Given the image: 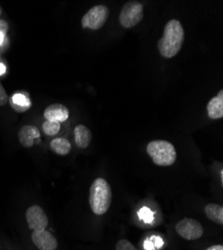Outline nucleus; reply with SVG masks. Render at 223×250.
I'll list each match as a JSON object with an SVG mask.
<instances>
[{
  "mask_svg": "<svg viewBox=\"0 0 223 250\" xmlns=\"http://www.w3.org/2000/svg\"><path fill=\"white\" fill-rule=\"evenodd\" d=\"M39 136L40 133L38 129L32 125H24L18 131L19 142L25 148L32 147L35 143V139L39 138Z\"/></svg>",
  "mask_w": 223,
  "mask_h": 250,
  "instance_id": "9d476101",
  "label": "nucleus"
},
{
  "mask_svg": "<svg viewBox=\"0 0 223 250\" xmlns=\"http://www.w3.org/2000/svg\"><path fill=\"white\" fill-rule=\"evenodd\" d=\"M178 235L186 240H197L203 235V227L201 223L193 218H183L176 224Z\"/></svg>",
  "mask_w": 223,
  "mask_h": 250,
  "instance_id": "423d86ee",
  "label": "nucleus"
},
{
  "mask_svg": "<svg viewBox=\"0 0 223 250\" xmlns=\"http://www.w3.org/2000/svg\"><path fill=\"white\" fill-rule=\"evenodd\" d=\"M50 149L58 155H67L71 150V143L65 138H55L50 142Z\"/></svg>",
  "mask_w": 223,
  "mask_h": 250,
  "instance_id": "4468645a",
  "label": "nucleus"
},
{
  "mask_svg": "<svg viewBox=\"0 0 223 250\" xmlns=\"http://www.w3.org/2000/svg\"><path fill=\"white\" fill-rule=\"evenodd\" d=\"M5 71H6L5 65L2 64V63H0V75H3L5 73Z\"/></svg>",
  "mask_w": 223,
  "mask_h": 250,
  "instance_id": "4be33fe9",
  "label": "nucleus"
},
{
  "mask_svg": "<svg viewBox=\"0 0 223 250\" xmlns=\"http://www.w3.org/2000/svg\"><path fill=\"white\" fill-rule=\"evenodd\" d=\"M1 13H2V10H1V7H0V15H1Z\"/></svg>",
  "mask_w": 223,
  "mask_h": 250,
  "instance_id": "b1692460",
  "label": "nucleus"
},
{
  "mask_svg": "<svg viewBox=\"0 0 223 250\" xmlns=\"http://www.w3.org/2000/svg\"><path fill=\"white\" fill-rule=\"evenodd\" d=\"M8 27L9 26H8L7 21H5V20L0 19V33L6 35L7 31H8Z\"/></svg>",
  "mask_w": 223,
  "mask_h": 250,
  "instance_id": "aec40b11",
  "label": "nucleus"
},
{
  "mask_svg": "<svg viewBox=\"0 0 223 250\" xmlns=\"http://www.w3.org/2000/svg\"><path fill=\"white\" fill-rule=\"evenodd\" d=\"M207 113L211 119L223 117V90H220L218 94L207 103Z\"/></svg>",
  "mask_w": 223,
  "mask_h": 250,
  "instance_id": "f8f14e48",
  "label": "nucleus"
},
{
  "mask_svg": "<svg viewBox=\"0 0 223 250\" xmlns=\"http://www.w3.org/2000/svg\"><path fill=\"white\" fill-rule=\"evenodd\" d=\"M115 250H137V249L129 240L121 239L116 243Z\"/></svg>",
  "mask_w": 223,
  "mask_h": 250,
  "instance_id": "f3484780",
  "label": "nucleus"
},
{
  "mask_svg": "<svg viewBox=\"0 0 223 250\" xmlns=\"http://www.w3.org/2000/svg\"><path fill=\"white\" fill-rule=\"evenodd\" d=\"M139 216L141 217V219H143L145 221H150L152 219V212L148 208H142V209L139 211Z\"/></svg>",
  "mask_w": 223,
  "mask_h": 250,
  "instance_id": "a211bd4d",
  "label": "nucleus"
},
{
  "mask_svg": "<svg viewBox=\"0 0 223 250\" xmlns=\"http://www.w3.org/2000/svg\"><path fill=\"white\" fill-rule=\"evenodd\" d=\"M205 214L216 224L222 225L223 224V207L222 205L216 204V203H209L205 206Z\"/></svg>",
  "mask_w": 223,
  "mask_h": 250,
  "instance_id": "ddd939ff",
  "label": "nucleus"
},
{
  "mask_svg": "<svg viewBox=\"0 0 223 250\" xmlns=\"http://www.w3.org/2000/svg\"><path fill=\"white\" fill-rule=\"evenodd\" d=\"M12 105L18 111H25L30 106V101L24 94L16 93L12 97Z\"/></svg>",
  "mask_w": 223,
  "mask_h": 250,
  "instance_id": "2eb2a0df",
  "label": "nucleus"
},
{
  "mask_svg": "<svg viewBox=\"0 0 223 250\" xmlns=\"http://www.w3.org/2000/svg\"><path fill=\"white\" fill-rule=\"evenodd\" d=\"M7 102H8V96L2 84L0 83V106H4Z\"/></svg>",
  "mask_w": 223,
  "mask_h": 250,
  "instance_id": "6ab92c4d",
  "label": "nucleus"
},
{
  "mask_svg": "<svg viewBox=\"0 0 223 250\" xmlns=\"http://www.w3.org/2000/svg\"><path fill=\"white\" fill-rule=\"evenodd\" d=\"M146 150L153 163L158 166H170L177 158V153L173 144L166 140L150 141Z\"/></svg>",
  "mask_w": 223,
  "mask_h": 250,
  "instance_id": "7ed1b4c3",
  "label": "nucleus"
},
{
  "mask_svg": "<svg viewBox=\"0 0 223 250\" xmlns=\"http://www.w3.org/2000/svg\"><path fill=\"white\" fill-rule=\"evenodd\" d=\"M143 18V5L138 1H128L121 9L119 22L124 28L136 26Z\"/></svg>",
  "mask_w": 223,
  "mask_h": 250,
  "instance_id": "20e7f679",
  "label": "nucleus"
},
{
  "mask_svg": "<svg viewBox=\"0 0 223 250\" xmlns=\"http://www.w3.org/2000/svg\"><path fill=\"white\" fill-rule=\"evenodd\" d=\"M43 114L47 121H54V122L61 123L68 119L69 110L66 106L62 105V104L55 103L47 106Z\"/></svg>",
  "mask_w": 223,
  "mask_h": 250,
  "instance_id": "1a4fd4ad",
  "label": "nucleus"
},
{
  "mask_svg": "<svg viewBox=\"0 0 223 250\" xmlns=\"http://www.w3.org/2000/svg\"><path fill=\"white\" fill-rule=\"evenodd\" d=\"M6 40V37H5V35L4 34H2V33H0V46H1L3 43H4V41Z\"/></svg>",
  "mask_w": 223,
  "mask_h": 250,
  "instance_id": "5701e85b",
  "label": "nucleus"
},
{
  "mask_svg": "<svg viewBox=\"0 0 223 250\" xmlns=\"http://www.w3.org/2000/svg\"><path fill=\"white\" fill-rule=\"evenodd\" d=\"M184 42V29L177 19L169 20L164 27L163 36L158 40L159 53L165 58L174 57Z\"/></svg>",
  "mask_w": 223,
  "mask_h": 250,
  "instance_id": "f257e3e1",
  "label": "nucleus"
},
{
  "mask_svg": "<svg viewBox=\"0 0 223 250\" xmlns=\"http://www.w3.org/2000/svg\"><path fill=\"white\" fill-rule=\"evenodd\" d=\"M109 16V9L105 5H96L90 8L81 19L84 28L98 30L102 27Z\"/></svg>",
  "mask_w": 223,
  "mask_h": 250,
  "instance_id": "39448f33",
  "label": "nucleus"
},
{
  "mask_svg": "<svg viewBox=\"0 0 223 250\" xmlns=\"http://www.w3.org/2000/svg\"><path fill=\"white\" fill-rule=\"evenodd\" d=\"M31 239L33 244L39 250H55L58 247L56 237L51 232H49L47 229L32 231Z\"/></svg>",
  "mask_w": 223,
  "mask_h": 250,
  "instance_id": "6e6552de",
  "label": "nucleus"
},
{
  "mask_svg": "<svg viewBox=\"0 0 223 250\" xmlns=\"http://www.w3.org/2000/svg\"><path fill=\"white\" fill-rule=\"evenodd\" d=\"M60 127H61V125H60V123L59 122H54V121H47L46 120L42 124V130L48 136L56 135L59 132Z\"/></svg>",
  "mask_w": 223,
  "mask_h": 250,
  "instance_id": "dca6fc26",
  "label": "nucleus"
},
{
  "mask_svg": "<svg viewBox=\"0 0 223 250\" xmlns=\"http://www.w3.org/2000/svg\"><path fill=\"white\" fill-rule=\"evenodd\" d=\"M206 250H223V246L221 244H217V245H212L209 248H207Z\"/></svg>",
  "mask_w": 223,
  "mask_h": 250,
  "instance_id": "412c9836",
  "label": "nucleus"
},
{
  "mask_svg": "<svg viewBox=\"0 0 223 250\" xmlns=\"http://www.w3.org/2000/svg\"><path fill=\"white\" fill-rule=\"evenodd\" d=\"M112 201V190L109 183L104 179L96 178L89 189V205L94 214H105Z\"/></svg>",
  "mask_w": 223,
  "mask_h": 250,
  "instance_id": "f03ea898",
  "label": "nucleus"
},
{
  "mask_svg": "<svg viewBox=\"0 0 223 250\" xmlns=\"http://www.w3.org/2000/svg\"><path fill=\"white\" fill-rule=\"evenodd\" d=\"M25 218L28 227L32 231L43 230V229L47 228L49 224V220L45 211L39 205L30 206L25 212Z\"/></svg>",
  "mask_w": 223,
  "mask_h": 250,
  "instance_id": "0eeeda50",
  "label": "nucleus"
},
{
  "mask_svg": "<svg viewBox=\"0 0 223 250\" xmlns=\"http://www.w3.org/2000/svg\"><path fill=\"white\" fill-rule=\"evenodd\" d=\"M74 139L77 147L86 148L91 142L92 133L88 127L83 124H78L74 128Z\"/></svg>",
  "mask_w": 223,
  "mask_h": 250,
  "instance_id": "9b49d317",
  "label": "nucleus"
}]
</instances>
